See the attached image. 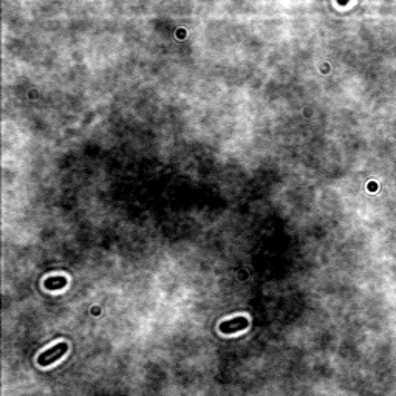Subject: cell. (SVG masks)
I'll use <instances>...</instances> for the list:
<instances>
[{
	"instance_id": "obj_1",
	"label": "cell",
	"mask_w": 396,
	"mask_h": 396,
	"mask_svg": "<svg viewBox=\"0 0 396 396\" xmlns=\"http://www.w3.org/2000/svg\"><path fill=\"white\" fill-rule=\"evenodd\" d=\"M67 352H68V343L59 342L58 345L53 346V349H48V350H45L43 353H40V355L37 356V364H39L40 367H48V365L55 364L56 361H59Z\"/></svg>"
},
{
	"instance_id": "obj_3",
	"label": "cell",
	"mask_w": 396,
	"mask_h": 396,
	"mask_svg": "<svg viewBox=\"0 0 396 396\" xmlns=\"http://www.w3.org/2000/svg\"><path fill=\"white\" fill-rule=\"evenodd\" d=\"M46 289H62L67 285V279L62 276H56V277H48L43 282Z\"/></svg>"
},
{
	"instance_id": "obj_2",
	"label": "cell",
	"mask_w": 396,
	"mask_h": 396,
	"mask_svg": "<svg viewBox=\"0 0 396 396\" xmlns=\"http://www.w3.org/2000/svg\"><path fill=\"white\" fill-rule=\"evenodd\" d=\"M246 327H247V319L246 317H237V319H232V320H228V322H223V324L220 325V331L225 333V334H232V333L240 331Z\"/></svg>"
}]
</instances>
